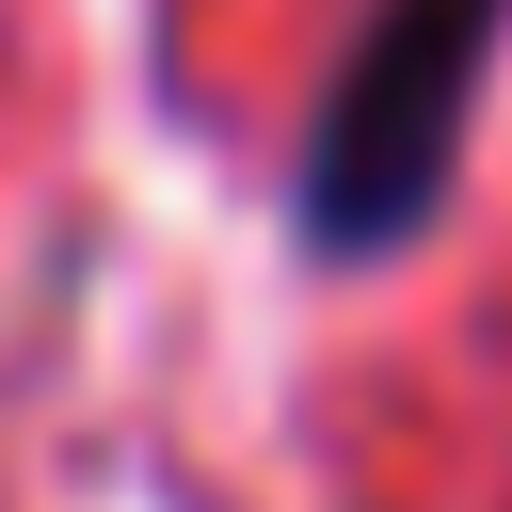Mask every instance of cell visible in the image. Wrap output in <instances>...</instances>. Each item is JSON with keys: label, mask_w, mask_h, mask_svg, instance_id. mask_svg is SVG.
Wrapping results in <instances>:
<instances>
[{"label": "cell", "mask_w": 512, "mask_h": 512, "mask_svg": "<svg viewBox=\"0 0 512 512\" xmlns=\"http://www.w3.org/2000/svg\"><path fill=\"white\" fill-rule=\"evenodd\" d=\"M512 0H368L320 128H304V256H400L480 128V64H496Z\"/></svg>", "instance_id": "1"}]
</instances>
